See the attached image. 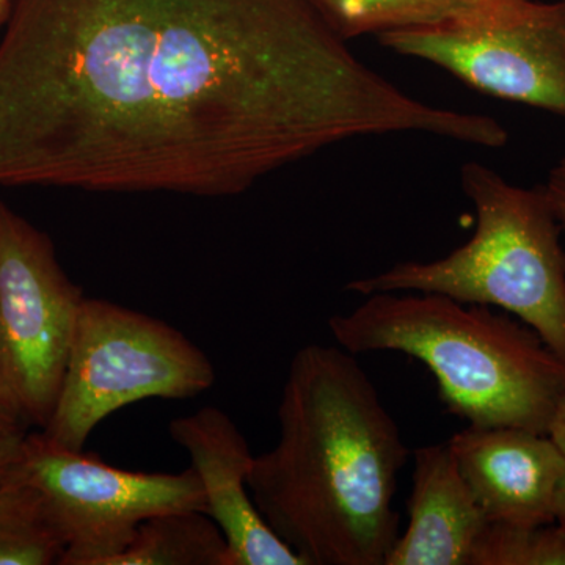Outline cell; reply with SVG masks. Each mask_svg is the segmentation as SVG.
I'll list each match as a JSON object with an SVG mask.
<instances>
[{
    "instance_id": "6da1fadb",
    "label": "cell",
    "mask_w": 565,
    "mask_h": 565,
    "mask_svg": "<svg viewBox=\"0 0 565 565\" xmlns=\"http://www.w3.org/2000/svg\"><path fill=\"white\" fill-rule=\"evenodd\" d=\"M315 0H13L0 188L222 199L337 145L455 139Z\"/></svg>"
},
{
    "instance_id": "7a4b0ae2",
    "label": "cell",
    "mask_w": 565,
    "mask_h": 565,
    "mask_svg": "<svg viewBox=\"0 0 565 565\" xmlns=\"http://www.w3.org/2000/svg\"><path fill=\"white\" fill-rule=\"evenodd\" d=\"M280 437L253 457L248 489L266 522L307 565H385L399 537V427L353 353L308 344L278 404Z\"/></svg>"
},
{
    "instance_id": "3957f363",
    "label": "cell",
    "mask_w": 565,
    "mask_h": 565,
    "mask_svg": "<svg viewBox=\"0 0 565 565\" xmlns=\"http://www.w3.org/2000/svg\"><path fill=\"white\" fill-rule=\"evenodd\" d=\"M340 348L422 362L438 396L470 426L548 434L565 393V362L531 327L490 307L433 292H375L329 319Z\"/></svg>"
},
{
    "instance_id": "277c9868",
    "label": "cell",
    "mask_w": 565,
    "mask_h": 565,
    "mask_svg": "<svg viewBox=\"0 0 565 565\" xmlns=\"http://www.w3.org/2000/svg\"><path fill=\"white\" fill-rule=\"evenodd\" d=\"M473 237L435 262L399 263L345 285L351 292H433L503 308L565 362V252L545 188L509 184L482 163L462 167Z\"/></svg>"
},
{
    "instance_id": "5b68a950",
    "label": "cell",
    "mask_w": 565,
    "mask_h": 565,
    "mask_svg": "<svg viewBox=\"0 0 565 565\" xmlns=\"http://www.w3.org/2000/svg\"><path fill=\"white\" fill-rule=\"evenodd\" d=\"M215 384L206 353L180 330L131 308L85 297L44 437L82 451L96 426L143 399H189Z\"/></svg>"
},
{
    "instance_id": "8992f818",
    "label": "cell",
    "mask_w": 565,
    "mask_h": 565,
    "mask_svg": "<svg viewBox=\"0 0 565 565\" xmlns=\"http://www.w3.org/2000/svg\"><path fill=\"white\" fill-rule=\"evenodd\" d=\"M10 470L39 490L65 544L61 565H111L141 523L177 511H203L193 468L141 473L25 434Z\"/></svg>"
},
{
    "instance_id": "52a82bcc",
    "label": "cell",
    "mask_w": 565,
    "mask_h": 565,
    "mask_svg": "<svg viewBox=\"0 0 565 565\" xmlns=\"http://www.w3.org/2000/svg\"><path fill=\"white\" fill-rule=\"evenodd\" d=\"M476 90L565 117V0H516L467 17L379 35Z\"/></svg>"
},
{
    "instance_id": "ba28073f",
    "label": "cell",
    "mask_w": 565,
    "mask_h": 565,
    "mask_svg": "<svg viewBox=\"0 0 565 565\" xmlns=\"http://www.w3.org/2000/svg\"><path fill=\"white\" fill-rule=\"evenodd\" d=\"M84 300L51 237L0 202V366L28 426L50 422Z\"/></svg>"
},
{
    "instance_id": "9c48e42d",
    "label": "cell",
    "mask_w": 565,
    "mask_h": 565,
    "mask_svg": "<svg viewBox=\"0 0 565 565\" xmlns=\"http://www.w3.org/2000/svg\"><path fill=\"white\" fill-rule=\"evenodd\" d=\"M173 441L191 457L204 492V512L221 527L226 565H307L278 537L253 501L250 446L228 414L214 405L170 423Z\"/></svg>"
},
{
    "instance_id": "30bf717a",
    "label": "cell",
    "mask_w": 565,
    "mask_h": 565,
    "mask_svg": "<svg viewBox=\"0 0 565 565\" xmlns=\"http://www.w3.org/2000/svg\"><path fill=\"white\" fill-rule=\"evenodd\" d=\"M460 475L489 522L556 523L565 455L548 434L519 427L470 426L448 441Z\"/></svg>"
},
{
    "instance_id": "8fae6325",
    "label": "cell",
    "mask_w": 565,
    "mask_h": 565,
    "mask_svg": "<svg viewBox=\"0 0 565 565\" xmlns=\"http://www.w3.org/2000/svg\"><path fill=\"white\" fill-rule=\"evenodd\" d=\"M408 525L385 565H470L489 523L448 444L415 449Z\"/></svg>"
},
{
    "instance_id": "7c38bea8",
    "label": "cell",
    "mask_w": 565,
    "mask_h": 565,
    "mask_svg": "<svg viewBox=\"0 0 565 565\" xmlns=\"http://www.w3.org/2000/svg\"><path fill=\"white\" fill-rule=\"evenodd\" d=\"M221 527L203 511H177L141 523L111 565H226Z\"/></svg>"
},
{
    "instance_id": "4fadbf2b",
    "label": "cell",
    "mask_w": 565,
    "mask_h": 565,
    "mask_svg": "<svg viewBox=\"0 0 565 565\" xmlns=\"http://www.w3.org/2000/svg\"><path fill=\"white\" fill-rule=\"evenodd\" d=\"M10 467L0 473V565H61L65 544L43 497Z\"/></svg>"
},
{
    "instance_id": "5bb4252c",
    "label": "cell",
    "mask_w": 565,
    "mask_h": 565,
    "mask_svg": "<svg viewBox=\"0 0 565 565\" xmlns=\"http://www.w3.org/2000/svg\"><path fill=\"white\" fill-rule=\"evenodd\" d=\"M345 40L437 24L484 9L473 0H315Z\"/></svg>"
},
{
    "instance_id": "9a60e30c",
    "label": "cell",
    "mask_w": 565,
    "mask_h": 565,
    "mask_svg": "<svg viewBox=\"0 0 565 565\" xmlns=\"http://www.w3.org/2000/svg\"><path fill=\"white\" fill-rule=\"evenodd\" d=\"M470 565H565V530L489 522Z\"/></svg>"
},
{
    "instance_id": "2e32d148",
    "label": "cell",
    "mask_w": 565,
    "mask_h": 565,
    "mask_svg": "<svg viewBox=\"0 0 565 565\" xmlns=\"http://www.w3.org/2000/svg\"><path fill=\"white\" fill-rule=\"evenodd\" d=\"M25 427L28 424L24 423L20 408L11 396L9 385L3 377L2 366H0V438L25 434Z\"/></svg>"
},
{
    "instance_id": "e0dca14e",
    "label": "cell",
    "mask_w": 565,
    "mask_h": 565,
    "mask_svg": "<svg viewBox=\"0 0 565 565\" xmlns=\"http://www.w3.org/2000/svg\"><path fill=\"white\" fill-rule=\"evenodd\" d=\"M544 188L557 222L565 232V162H561L552 170Z\"/></svg>"
},
{
    "instance_id": "ac0fdd59",
    "label": "cell",
    "mask_w": 565,
    "mask_h": 565,
    "mask_svg": "<svg viewBox=\"0 0 565 565\" xmlns=\"http://www.w3.org/2000/svg\"><path fill=\"white\" fill-rule=\"evenodd\" d=\"M25 434L14 437L0 438V473L7 470L17 460L22 438Z\"/></svg>"
},
{
    "instance_id": "d6986e66",
    "label": "cell",
    "mask_w": 565,
    "mask_h": 565,
    "mask_svg": "<svg viewBox=\"0 0 565 565\" xmlns=\"http://www.w3.org/2000/svg\"><path fill=\"white\" fill-rule=\"evenodd\" d=\"M548 435L565 455V393L561 397L559 404H557L552 423H550Z\"/></svg>"
},
{
    "instance_id": "ffe728a7",
    "label": "cell",
    "mask_w": 565,
    "mask_h": 565,
    "mask_svg": "<svg viewBox=\"0 0 565 565\" xmlns=\"http://www.w3.org/2000/svg\"><path fill=\"white\" fill-rule=\"evenodd\" d=\"M555 516L557 525L565 530V475L556 493Z\"/></svg>"
},
{
    "instance_id": "44dd1931",
    "label": "cell",
    "mask_w": 565,
    "mask_h": 565,
    "mask_svg": "<svg viewBox=\"0 0 565 565\" xmlns=\"http://www.w3.org/2000/svg\"><path fill=\"white\" fill-rule=\"evenodd\" d=\"M11 3H13V0H0V29H2L7 20H9Z\"/></svg>"
},
{
    "instance_id": "7402d4cb",
    "label": "cell",
    "mask_w": 565,
    "mask_h": 565,
    "mask_svg": "<svg viewBox=\"0 0 565 565\" xmlns=\"http://www.w3.org/2000/svg\"><path fill=\"white\" fill-rule=\"evenodd\" d=\"M473 2L482 3V6L497 7L504 6V3L516 2V0H473Z\"/></svg>"
},
{
    "instance_id": "603a6c76",
    "label": "cell",
    "mask_w": 565,
    "mask_h": 565,
    "mask_svg": "<svg viewBox=\"0 0 565 565\" xmlns=\"http://www.w3.org/2000/svg\"><path fill=\"white\" fill-rule=\"evenodd\" d=\"M563 162H565V158L563 159Z\"/></svg>"
}]
</instances>
